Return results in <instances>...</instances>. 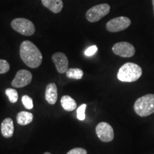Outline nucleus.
I'll return each instance as SVG.
<instances>
[{
    "label": "nucleus",
    "mask_w": 154,
    "mask_h": 154,
    "mask_svg": "<svg viewBox=\"0 0 154 154\" xmlns=\"http://www.w3.org/2000/svg\"><path fill=\"white\" fill-rule=\"evenodd\" d=\"M131 24V19L126 17H119L111 19L106 23V27L110 32H119L126 29Z\"/></svg>",
    "instance_id": "6"
},
{
    "label": "nucleus",
    "mask_w": 154,
    "mask_h": 154,
    "mask_svg": "<svg viewBox=\"0 0 154 154\" xmlns=\"http://www.w3.org/2000/svg\"><path fill=\"white\" fill-rule=\"evenodd\" d=\"M42 5L52 12L59 13L63 9L62 0H42Z\"/></svg>",
    "instance_id": "13"
},
{
    "label": "nucleus",
    "mask_w": 154,
    "mask_h": 154,
    "mask_svg": "<svg viewBox=\"0 0 154 154\" xmlns=\"http://www.w3.org/2000/svg\"><path fill=\"white\" fill-rule=\"evenodd\" d=\"M13 29L24 36H32L35 32L34 24L27 19L17 18L11 22Z\"/></svg>",
    "instance_id": "4"
},
{
    "label": "nucleus",
    "mask_w": 154,
    "mask_h": 154,
    "mask_svg": "<svg viewBox=\"0 0 154 154\" xmlns=\"http://www.w3.org/2000/svg\"><path fill=\"white\" fill-rule=\"evenodd\" d=\"M19 54L23 62L30 68H38L42 64L43 57L41 51L32 42H23L20 45Z\"/></svg>",
    "instance_id": "1"
},
{
    "label": "nucleus",
    "mask_w": 154,
    "mask_h": 154,
    "mask_svg": "<svg viewBox=\"0 0 154 154\" xmlns=\"http://www.w3.org/2000/svg\"><path fill=\"white\" fill-rule=\"evenodd\" d=\"M10 69V66L8 61L4 59H0V74H5L8 72Z\"/></svg>",
    "instance_id": "20"
},
{
    "label": "nucleus",
    "mask_w": 154,
    "mask_h": 154,
    "mask_svg": "<svg viewBox=\"0 0 154 154\" xmlns=\"http://www.w3.org/2000/svg\"><path fill=\"white\" fill-rule=\"evenodd\" d=\"M96 133L101 141L111 142L114 138L112 126L106 122H101L96 127Z\"/></svg>",
    "instance_id": "7"
},
{
    "label": "nucleus",
    "mask_w": 154,
    "mask_h": 154,
    "mask_svg": "<svg viewBox=\"0 0 154 154\" xmlns=\"http://www.w3.org/2000/svg\"><path fill=\"white\" fill-rule=\"evenodd\" d=\"M143 71L140 66L136 63L128 62L119 69L117 78L122 82H134L139 79Z\"/></svg>",
    "instance_id": "2"
},
{
    "label": "nucleus",
    "mask_w": 154,
    "mask_h": 154,
    "mask_svg": "<svg viewBox=\"0 0 154 154\" xmlns=\"http://www.w3.org/2000/svg\"><path fill=\"white\" fill-rule=\"evenodd\" d=\"M14 123L11 119L7 118L2 122L1 132L5 138H9L12 137L14 134Z\"/></svg>",
    "instance_id": "12"
},
{
    "label": "nucleus",
    "mask_w": 154,
    "mask_h": 154,
    "mask_svg": "<svg viewBox=\"0 0 154 154\" xmlns=\"http://www.w3.org/2000/svg\"><path fill=\"white\" fill-rule=\"evenodd\" d=\"M66 154H87V151L82 148H75L70 150Z\"/></svg>",
    "instance_id": "22"
},
{
    "label": "nucleus",
    "mask_w": 154,
    "mask_h": 154,
    "mask_svg": "<svg viewBox=\"0 0 154 154\" xmlns=\"http://www.w3.org/2000/svg\"><path fill=\"white\" fill-rule=\"evenodd\" d=\"M32 80V74L29 71L22 69L17 72L11 82V86L15 88H23L29 84Z\"/></svg>",
    "instance_id": "9"
},
{
    "label": "nucleus",
    "mask_w": 154,
    "mask_h": 154,
    "mask_svg": "<svg viewBox=\"0 0 154 154\" xmlns=\"http://www.w3.org/2000/svg\"><path fill=\"white\" fill-rule=\"evenodd\" d=\"M44 154H51L49 153V152H46V153H44Z\"/></svg>",
    "instance_id": "24"
},
{
    "label": "nucleus",
    "mask_w": 154,
    "mask_h": 154,
    "mask_svg": "<svg viewBox=\"0 0 154 154\" xmlns=\"http://www.w3.org/2000/svg\"><path fill=\"white\" fill-rule=\"evenodd\" d=\"M152 4H153V11H154V0H152Z\"/></svg>",
    "instance_id": "23"
},
{
    "label": "nucleus",
    "mask_w": 154,
    "mask_h": 154,
    "mask_svg": "<svg viewBox=\"0 0 154 154\" xmlns=\"http://www.w3.org/2000/svg\"><path fill=\"white\" fill-rule=\"evenodd\" d=\"M66 76L72 79H81L84 76V72L82 69L78 68L68 69L66 72Z\"/></svg>",
    "instance_id": "16"
},
{
    "label": "nucleus",
    "mask_w": 154,
    "mask_h": 154,
    "mask_svg": "<svg viewBox=\"0 0 154 154\" xmlns=\"http://www.w3.org/2000/svg\"><path fill=\"white\" fill-rule=\"evenodd\" d=\"M58 99L57 87L54 83H50L46 88L45 99L49 104H55Z\"/></svg>",
    "instance_id": "11"
},
{
    "label": "nucleus",
    "mask_w": 154,
    "mask_h": 154,
    "mask_svg": "<svg viewBox=\"0 0 154 154\" xmlns=\"http://www.w3.org/2000/svg\"><path fill=\"white\" fill-rule=\"evenodd\" d=\"M33 114L27 111H21L17 116V123L21 126H26L33 121Z\"/></svg>",
    "instance_id": "15"
},
{
    "label": "nucleus",
    "mask_w": 154,
    "mask_h": 154,
    "mask_svg": "<svg viewBox=\"0 0 154 154\" xmlns=\"http://www.w3.org/2000/svg\"><path fill=\"white\" fill-rule=\"evenodd\" d=\"M22 103L26 109H32L34 107L33 100L27 95H24L22 97Z\"/></svg>",
    "instance_id": "19"
},
{
    "label": "nucleus",
    "mask_w": 154,
    "mask_h": 154,
    "mask_svg": "<svg viewBox=\"0 0 154 154\" xmlns=\"http://www.w3.org/2000/svg\"><path fill=\"white\" fill-rule=\"evenodd\" d=\"M134 111L140 117H146L154 113V94H149L138 98L134 106Z\"/></svg>",
    "instance_id": "3"
},
{
    "label": "nucleus",
    "mask_w": 154,
    "mask_h": 154,
    "mask_svg": "<svg viewBox=\"0 0 154 154\" xmlns=\"http://www.w3.org/2000/svg\"><path fill=\"white\" fill-rule=\"evenodd\" d=\"M86 106L87 105L86 103L82 104L78 108V109L76 110L77 113V119L80 121H84L86 119V115H85V111L86 109Z\"/></svg>",
    "instance_id": "18"
},
{
    "label": "nucleus",
    "mask_w": 154,
    "mask_h": 154,
    "mask_svg": "<svg viewBox=\"0 0 154 154\" xmlns=\"http://www.w3.org/2000/svg\"><path fill=\"white\" fill-rule=\"evenodd\" d=\"M61 104L66 111H72L76 109V102L69 96H63L61 99Z\"/></svg>",
    "instance_id": "14"
},
{
    "label": "nucleus",
    "mask_w": 154,
    "mask_h": 154,
    "mask_svg": "<svg viewBox=\"0 0 154 154\" xmlns=\"http://www.w3.org/2000/svg\"><path fill=\"white\" fill-rule=\"evenodd\" d=\"M97 50L98 48L96 45L91 46V47H88V49H86V51H84V54H85L86 57H91V56H93L94 54L97 51Z\"/></svg>",
    "instance_id": "21"
},
{
    "label": "nucleus",
    "mask_w": 154,
    "mask_h": 154,
    "mask_svg": "<svg viewBox=\"0 0 154 154\" xmlns=\"http://www.w3.org/2000/svg\"><path fill=\"white\" fill-rule=\"evenodd\" d=\"M110 6L108 4H101L91 7L86 11V17L90 22H96L104 17L110 11Z\"/></svg>",
    "instance_id": "5"
},
{
    "label": "nucleus",
    "mask_w": 154,
    "mask_h": 154,
    "mask_svg": "<svg viewBox=\"0 0 154 154\" xmlns=\"http://www.w3.org/2000/svg\"><path fill=\"white\" fill-rule=\"evenodd\" d=\"M112 51L116 55L124 58L132 57L136 52L134 46L126 42H118L115 44L112 47Z\"/></svg>",
    "instance_id": "8"
},
{
    "label": "nucleus",
    "mask_w": 154,
    "mask_h": 154,
    "mask_svg": "<svg viewBox=\"0 0 154 154\" xmlns=\"http://www.w3.org/2000/svg\"><path fill=\"white\" fill-rule=\"evenodd\" d=\"M5 94L7 96L8 99L9 100V101L11 103H16L18 100L19 98V95H18V92H17V90H15L14 88H8L5 90Z\"/></svg>",
    "instance_id": "17"
},
{
    "label": "nucleus",
    "mask_w": 154,
    "mask_h": 154,
    "mask_svg": "<svg viewBox=\"0 0 154 154\" xmlns=\"http://www.w3.org/2000/svg\"><path fill=\"white\" fill-rule=\"evenodd\" d=\"M52 61L55 64L57 72L60 74L66 73L68 70L69 61L66 56L62 52H57L52 55Z\"/></svg>",
    "instance_id": "10"
}]
</instances>
